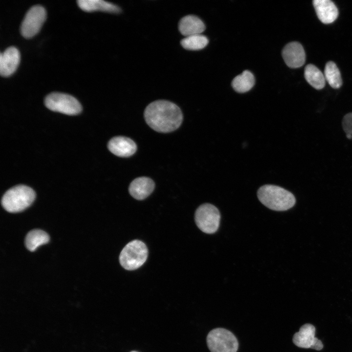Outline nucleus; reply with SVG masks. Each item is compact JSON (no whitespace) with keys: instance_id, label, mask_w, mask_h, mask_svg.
<instances>
[{"instance_id":"obj_1","label":"nucleus","mask_w":352,"mask_h":352,"mask_svg":"<svg viewBox=\"0 0 352 352\" xmlns=\"http://www.w3.org/2000/svg\"><path fill=\"white\" fill-rule=\"evenodd\" d=\"M144 116L147 124L154 130L169 132L179 127L183 120L180 108L165 100L154 101L146 108Z\"/></svg>"},{"instance_id":"obj_2","label":"nucleus","mask_w":352,"mask_h":352,"mask_svg":"<svg viewBox=\"0 0 352 352\" xmlns=\"http://www.w3.org/2000/svg\"><path fill=\"white\" fill-rule=\"evenodd\" d=\"M261 202L269 209L275 211H286L292 207L296 199L289 191L273 185H264L257 192Z\"/></svg>"},{"instance_id":"obj_3","label":"nucleus","mask_w":352,"mask_h":352,"mask_svg":"<svg viewBox=\"0 0 352 352\" xmlns=\"http://www.w3.org/2000/svg\"><path fill=\"white\" fill-rule=\"evenodd\" d=\"M35 198V193L30 187L20 185L13 187L3 196L1 205L10 213L21 212L29 206Z\"/></svg>"},{"instance_id":"obj_4","label":"nucleus","mask_w":352,"mask_h":352,"mask_svg":"<svg viewBox=\"0 0 352 352\" xmlns=\"http://www.w3.org/2000/svg\"><path fill=\"white\" fill-rule=\"evenodd\" d=\"M148 248L141 241L134 240L127 243L119 255V263L126 270H135L142 266L148 257Z\"/></svg>"},{"instance_id":"obj_5","label":"nucleus","mask_w":352,"mask_h":352,"mask_svg":"<svg viewBox=\"0 0 352 352\" xmlns=\"http://www.w3.org/2000/svg\"><path fill=\"white\" fill-rule=\"evenodd\" d=\"M207 344L211 352H237L239 343L232 332L223 328L211 330L207 336Z\"/></svg>"},{"instance_id":"obj_6","label":"nucleus","mask_w":352,"mask_h":352,"mask_svg":"<svg viewBox=\"0 0 352 352\" xmlns=\"http://www.w3.org/2000/svg\"><path fill=\"white\" fill-rule=\"evenodd\" d=\"M44 104L50 110L69 115L79 114L82 110L81 105L74 97L60 92H52L44 99Z\"/></svg>"},{"instance_id":"obj_7","label":"nucleus","mask_w":352,"mask_h":352,"mask_svg":"<svg viewBox=\"0 0 352 352\" xmlns=\"http://www.w3.org/2000/svg\"><path fill=\"white\" fill-rule=\"evenodd\" d=\"M220 214L214 205L204 203L196 210L195 220L198 228L207 234L215 233L219 229Z\"/></svg>"},{"instance_id":"obj_8","label":"nucleus","mask_w":352,"mask_h":352,"mask_svg":"<svg viewBox=\"0 0 352 352\" xmlns=\"http://www.w3.org/2000/svg\"><path fill=\"white\" fill-rule=\"evenodd\" d=\"M46 17L45 9L40 5L32 6L26 12L20 27L22 35L30 38L40 31Z\"/></svg>"},{"instance_id":"obj_9","label":"nucleus","mask_w":352,"mask_h":352,"mask_svg":"<svg viewBox=\"0 0 352 352\" xmlns=\"http://www.w3.org/2000/svg\"><path fill=\"white\" fill-rule=\"evenodd\" d=\"M315 328L310 324L303 325L292 338L293 343L298 347L321 350L323 345L320 340L315 337Z\"/></svg>"},{"instance_id":"obj_10","label":"nucleus","mask_w":352,"mask_h":352,"mask_svg":"<svg viewBox=\"0 0 352 352\" xmlns=\"http://www.w3.org/2000/svg\"><path fill=\"white\" fill-rule=\"evenodd\" d=\"M282 56L286 65L292 68L302 66L306 61L304 49L297 42L287 44L283 49Z\"/></svg>"},{"instance_id":"obj_11","label":"nucleus","mask_w":352,"mask_h":352,"mask_svg":"<svg viewBox=\"0 0 352 352\" xmlns=\"http://www.w3.org/2000/svg\"><path fill=\"white\" fill-rule=\"evenodd\" d=\"M20 61L18 49L14 46L8 47L0 54V74L3 77L11 75L16 70Z\"/></svg>"},{"instance_id":"obj_12","label":"nucleus","mask_w":352,"mask_h":352,"mask_svg":"<svg viewBox=\"0 0 352 352\" xmlns=\"http://www.w3.org/2000/svg\"><path fill=\"white\" fill-rule=\"evenodd\" d=\"M109 151L119 157H129L136 151L135 143L130 138L118 136L112 138L108 142Z\"/></svg>"},{"instance_id":"obj_13","label":"nucleus","mask_w":352,"mask_h":352,"mask_svg":"<svg viewBox=\"0 0 352 352\" xmlns=\"http://www.w3.org/2000/svg\"><path fill=\"white\" fill-rule=\"evenodd\" d=\"M316 15L323 23L329 24L333 22L338 16V10L330 0H314L312 1Z\"/></svg>"},{"instance_id":"obj_14","label":"nucleus","mask_w":352,"mask_h":352,"mask_svg":"<svg viewBox=\"0 0 352 352\" xmlns=\"http://www.w3.org/2000/svg\"><path fill=\"white\" fill-rule=\"evenodd\" d=\"M155 184L149 177L142 176L136 178L130 183L129 191L130 195L137 200H143L153 191Z\"/></svg>"},{"instance_id":"obj_15","label":"nucleus","mask_w":352,"mask_h":352,"mask_svg":"<svg viewBox=\"0 0 352 352\" xmlns=\"http://www.w3.org/2000/svg\"><path fill=\"white\" fill-rule=\"evenodd\" d=\"M181 34L186 37L201 34L205 29L203 22L194 15H187L183 17L178 23Z\"/></svg>"},{"instance_id":"obj_16","label":"nucleus","mask_w":352,"mask_h":352,"mask_svg":"<svg viewBox=\"0 0 352 352\" xmlns=\"http://www.w3.org/2000/svg\"><path fill=\"white\" fill-rule=\"evenodd\" d=\"M77 2L79 7L86 12L101 11L118 13L121 11L116 5L103 0H78Z\"/></svg>"},{"instance_id":"obj_17","label":"nucleus","mask_w":352,"mask_h":352,"mask_svg":"<svg viewBox=\"0 0 352 352\" xmlns=\"http://www.w3.org/2000/svg\"><path fill=\"white\" fill-rule=\"evenodd\" d=\"M304 76L308 83L314 88L321 89L325 87L324 74L315 65L308 64L306 66Z\"/></svg>"},{"instance_id":"obj_18","label":"nucleus","mask_w":352,"mask_h":352,"mask_svg":"<svg viewBox=\"0 0 352 352\" xmlns=\"http://www.w3.org/2000/svg\"><path fill=\"white\" fill-rule=\"evenodd\" d=\"M255 84L253 74L248 70H244L234 78L232 86L235 91L244 93L250 90Z\"/></svg>"},{"instance_id":"obj_19","label":"nucleus","mask_w":352,"mask_h":352,"mask_svg":"<svg viewBox=\"0 0 352 352\" xmlns=\"http://www.w3.org/2000/svg\"><path fill=\"white\" fill-rule=\"evenodd\" d=\"M49 240V237L45 232L40 229H34L27 234L25 244L29 251H34L39 246L47 243Z\"/></svg>"},{"instance_id":"obj_20","label":"nucleus","mask_w":352,"mask_h":352,"mask_svg":"<svg viewBox=\"0 0 352 352\" xmlns=\"http://www.w3.org/2000/svg\"><path fill=\"white\" fill-rule=\"evenodd\" d=\"M326 80L333 88H338L342 84L341 73L336 65L332 61L327 63L324 69Z\"/></svg>"},{"instance_id":"obj_21","label":"nucleus","mask_w":352,"mask_h":352,"mask_svg":"<svg viewBox=\"0 0 352 352\" xmlns=\"http://www.w3.org/2000/svg\"><path fill=\"white\" fill-rule=\"evenodd\" d=\"M208 43L207 38L201 34L186 37L180 42V44L184 48L191 50L203 49L207 45Z\"/></svg>"},{"instance_id":"obj_22","label":"nucleus","mask_w":352,"mask_h":352,"mask_svg":"<svg viewBox=\"0 0 352 352\" xmlns=\"http://www.w3.org/2000/svg\"><path fill=\"white\" fill-rule=\"evenodd\" d=\"M343 130L346 133L348 139L352 138V112L346 114L343 117L342 122Z\"/></svg>"},{"instance_id":"obj_23","label":"nucleus","mask_w":352,"mask_h":352,"mask_svg":"<svg viewBox=\"0 0 352 352\" xmlns=\"http://www.w3.org/2000/svg\"><path fill=\"white\" fill-rule=\"evenodd\" d=\"M135 352V351H132V352Z\"/></svg>"}]
</instances>
